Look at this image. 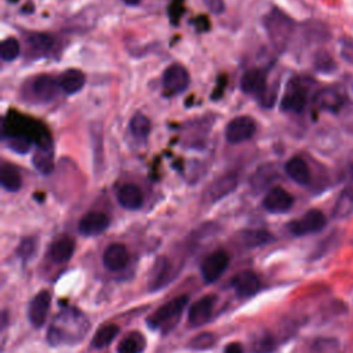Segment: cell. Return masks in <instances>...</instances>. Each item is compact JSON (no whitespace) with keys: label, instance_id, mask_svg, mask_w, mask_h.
Returning a JSON list of instances; mask_svg holds the SVG:
<instances>
[{"label":"cell","instance_id":"3","mask_svg":"<svg viewBox=\"0 0 353 353\" xmlns=\"http://www.w3.org/2000/svg\"><path fill=\"white\" fill-rule=\"evenodd\" d=\"M307 101V84L301 79H292L281 99V110L301 113Z\"/></svg>","mask_w":353,"mask_h":353},{"label":"cell","instance_id":"24","mask_svg":"<svg viewBox=\"0 0 353 353\" xmlns=\"http://www.w3.org/2000/svg\"><path fill=\"white\" fill-rule=\"evenodd\" d=\"M0 183L8 192H18L22 186V178L14 165L3 164L0 168Z\"/></svg>","mask_w":353,"mask_h":353},{"label":"cell","instance_id":"21","mask_svg":"<svg viewBox=\"0 0 353 353\" xmlns=\"http://www.w3.org/2000/svg\"><path fill=\"white\" fill-rule=\"evenodd\" d=\"M33 165L36 170L43 174L48 175L54 170V150H52V143L48 145H40L36 146L33 159H32Z\"/></svg>","mask_w":353,"mask_h":353},{"label":"cell","instance_id":"28","mask_svg":"<svg viewBox=\"0 0 353 353\" xmlns=\"http://www.w3.org/2000/svg\"><path fill=\"white\" fill-rule=\"evenodd\" d=\"M150 128H152L150 120L142 113L134 114L130 120V131L138 139H145L149 135Z\"/></svg>","mask_w":353,"mask_h":353},{"label":"cell","instance_id":"6","mask_svg":"<svg viewBox=\"0 0 353 353\" xmlns=\"http://www.w3.org/2000/svg\"><path fill=\"white\" fill-rule=\"evenodd\" d=\"M327 223L325 215L320 210H309L299 219L292 221L288 229L295 236H305L321 230Z\"/></svg>","mask_w":353,"mask_h":353},{"label":"cell","instance_id":"27","mask_svg":"<svg viewBox=\"0 0 353 353\" xmlns=\"http://www.w3.org/2000/svg\"><path fill=\"white\" fill-rule=\"evenodd\" d=\"M119 330H120L119 325L112 324V323L102 325L92 336V342H91L92 346L97 349H102V347L108 346L116 338V335L119 334Z\"/></svg>","mask_w":353,"mask_h":353},{"label":"cell","instance_id":"40","mask_svg":"<svg viewBox=\"0 0 353 353\" xmlns=\"http://www.w3.org/2000/svg\"><path fill=\"white\" fill-rule=\"evenodd\" d=\"M225 353H243V347L240 343L233 342L225 347Z\"/></svg>","mask_w":353,"mask_h":353},{"label":"cell","instance_id":"32","mask_svg":"<svg viewBox=\"0 0 353 353\" xmlns=\"http://www.w3.org/2000/svg\"><path fill=\"white\" fill-rule=\"evenodd\" d=\"M8 143V148L17 153H26L32 145V139L23 135H11L4 138Z\"/></svg>","mask_w":353,"mask_h":353},{"label":"cell","instance_id":"41","mask_svg":"<svg viewBox=\"0 0 353 353\" xmlns=\"http://www.w3.org/2000/svg\"><path fill=\"white\" fill-rule=\"evenodd\" d=\"M125 4H128V6H137L141 0H123Z\"/></svg>","mask_w":353,"mask_h":353},{"label":"cell","instance_id":"14","mask_svg":"<svg viewBox=\"0 0 353 353\" xmlns=\"http://www.w3.org/2000/svg\"><path fill=\"white\" fill-rule=\"evenodd\" d=\"M215 305V296L214 295H207L203 296L201 299L196 301L190 307H189V313H188V320L189 324L193 327H199L205 324L211 314H212V309Z\"/></svg>","mask_w":353,"mask_h":353},{"label":"cell","instance_id":"17","mask_svg":"<svg viewBox=\"0 0 353 353\" xmlns=\"http://www.w3.org/2000/svg\"><path fill=\"white\" fill-rule=\"evenodd\" d=\"M314 103L321 110L338 113L345 103V98L336 88H324L317 92Z\"/></svg>","mask_w":353,"mask_h":353},{"label":"cell","instance_id":"12","mask_svg":"<svg viewBox=\"0 0 353 353\" xmlns=\"http://www.w3.org/2000/svg\"><path fill=\"white\" fill-rule=\"evenodd\" d=\"M240 88L243 92L250 95H265L266 72L259 68H252L247 70L240 80Z\"/></svg>","mask_w":353,"mask_h":353},{"label":"cell","instance_id":"25","mask_svg":"<svg viewBox=\"0 0 353 353\" xmlns=\"http://www.w3.org/2000/svg\"><path fill=\"white\" fill-rule=\"evenodd\" d=\"M145 347V336L141 332L134 331L121 339V342L117 346V353H142Z\"/></svg>","mask_w":353,"mask_h":353},{"label":"cell","instance_id":"38","mask_svg":"<svg viewBox=\"0 0 353 353\" xmlns=\"http://www.w3.org/2000/svg\"><path fill=\"white\" fill-rule=\"evenodd\" d=\"M205 7L212 14H222L225 11V1L223 0H203Z\"/></svg>","mask_w":353,"mask_h":353},{"label":"cell","instance_id":"26","mask_svg":"<svg viewBox=\"0 0 353 353\" xmlns=\"http://www.w3.org/2000/svg\"><path fill=\"white\" fill-rule=\"evenodd\" d=\"M168 273H170V262H168V259L164 258V256L159 258L154 262L153 272H152V276H150V281H149L150 288L152 290L160 288L167 281Z\"/></svg>","mask_w":353,"mask_h":353},{"label":"cell","instance_id":"13","mask_svg":"<svg viewBox=\"0 0 353 353\" xmlns=\"http://www.w3.org/2000/svg\"><path fill=\"white\" fill-rule=\"evenodd\" d=\"M232 287L240 298H248L258 292L261 288V280L252 270H243L233 277Z\"/></svg>","mask_w":353,"mask_h":353},{"label":"cell","instance_id":"31","mask_svg":"<svg viewBox=\"0 0 353 353\" xmlns=\"http://www.w3.org/2000/svg\"><path fill=\"white\" fill-rule=\"evenodd\" d=\"M310 353H339L338 341L331 338H320L316 339Z\"/></svg>","mask_w":353,"mask_h":353},{"label":"cell","instance_id":"37","mask_svg":"<svg viewBox=\"0 0 353 353\" xmlns=\"http://www.w3.org/2000/svg\"><path fill=\"white\" fill-rule=\"evenodd\" d=\"M316 68L320 69V70L328 72V70H331L334 68V62H332V59L327 54L321 52V54H319L316 57Z\"/></svg>","mask_w":353,"mask_h":353},{"label":"cell","instance_id":"33","mask_svg":"<svg viewBox=\"0 0 353 353\" xmlns=\"http://www.w3.org/2000/svg\"><path fill=\"white\" fill-rule=\"evenodd\" d=\"M34 251H36V239L34 237L22 239L17 248V254L23 262L30 259L34 255Z\"/></svg>","mask_w":353,"mask_h":353},{"label":"cell","instance_id":"4","mask_svg":"<svg viewBox=\"0 0 353 353\" xmlns=\"http://www.w3.org/2000/svg\"><path fill=\"white\" fill-rule=\"evenodd\" d=\"M255 121L250 116H237L232 119L225 128V138L229 143H241L248 141L255 132Z\"/></svg>","mask_w":353,"mask_h":353},{"label":"cell","instance_id":"34","mask_svg":"<svg viewBox=\"0 0 353 353\" xmlns=\"http://www.w3.org/2000/svg\"><path fill=\"white\" fill-rule=\"evenodd\" d=\"M215 343V336L210 332H203L196 335L192 341H190V347L196 349V350H203V349H208Z\"/></svg>","mask_w":353,"mask_h":353},{"label":"cell","instance_id":"36","mask_svg":"<svg viewBox=\"0 0 353 353\" xmlns=\"http://www.w3.org/2000/svg\"><path fill=\"white\" fill-rule=\"evenodd\" d=\"M252 349L256 353H270L274 349V341L270 335H263L261 339L254 342Z\"/></svg>","mask_w":353,"mask_h":353},{"label":"cell","instance_id":"7","mask_svg":"<svg viewBox=\"0 0 353 353\" xmlns=\"http://www.w3.org/2000/svg\"><path fill=\"white\" fill-rule=\"evenodd\" d=\"M229 263V255L223 250H216L211 252L200 266L201 277L205 283H214L219 279V276L226 270Z\"/></svg>","mask_w":353,"mask_h":353},{"label":"cell","instance_id":"23","mask_svg":"<svg viewBox=\"0 0 353 353\" xmlns=\"http://www.w3.org/2000/svg\"><path fill=\"white\" fill-rule=\"evenodd\" d=\"M352 210H353V171L350 172L349 181L336 200V204L334 208V216L346 218L352 212Z\"/></svg>","mask_w":353,"mask_h":353},{"label":"cell","instance_id":"20","mask_svg":"<svg viewBox=\"0 0 353 353\" xmlns=\"http://www.w3.org/2000/svg\"><path fill=\"white\" fill-rule=\"evenodd\" d=\"M73 251H74V240L69 236H62L51 244L48 256L55 263H63L70 259Z\"/></svg>","mask_w":353,"mask_h":353},{"label":"cell","instance_id":"15","mask_svg":"<svg viewBox=\"0 0 353 353\" xmlns=\"http://www.w3.org/2000/svg\"><path fill=\"white\" fill-rule=\"evenodd\" d=\"M58 80L50 74H39L33 79L32 92L41 102H50L57 97Z\"/></svg>","mask_w":353,"mask_h":353},{"label":"cell","instance_id":"2","mask_svg":"<svg viewBox=\"0 0 353 353\" xmlns=\"http://www.w3.org/2000/svg\"><path fill=\"white\" fill-rule=\"evenodd\" d=\"M265 25L273 46L279 50L285 48L292 32V21L285 14L274 8L269 15H266Z\"/></svg>","mask_w":353,"mask_h":353},{"label":"cell","instance_id":"8","mask_svg":"<svg viewBox=\"0 0 353 353\" xmlns=\"http://www.w3.org/2000/svg\"><path fill=\"white\" fill-rule=\"evenodd\" d=\"M237 175L236 174H225L221 178L215 179L204 192V201L208 204L216 203L221 199L230 194L237 188Z\"/></svg>","mask_w":353,"mask_h":353},{"label":"cell","instance_id":"10","mask_svg":"<svg viewBox=\"0 0 353 353\" xmlns=\"http://www.w3.org/2000/svg\"><path fill=\"white\" fill-rule=\"evenodd\" d=\"M262 204H263V208L269 212L283 214L292 207L294 199L285 189L280 186H274L266 193Z\"/></svg>","mask_w":353,"mask_h":353},{"label":"cell","instance_id":"18","mask_svg":"<svg viewBox=\"0 0 353 353\" xmlns=\"http://www.w3.org/2000/svg\"><path fill=\"white\" fill-rule=\"evenodd\" d=\"M117 201L125 210H138L143 204V194L134 183H124L117 190Z\"/></svg>","mask_w":353,"mask_h":353},{"label":"cell","instance_id":"9","mask_svg":"<svg viewBox=\"0 0 353 353\" xmlns=\"http://www.w3.org/2000/svg\"><path fill=\"white\" fill-rule=\"evenodd\" d=\"M50 305H51V294L46 290L37 292L32 298L29 307H28V317L33 327L39 328L44 324L47 314H48Z\"/></svg>","mask_w":353,"mask_h":353},{"label":"cell","instance_id":"30","mask_svg":"<svg viewBox=\"0 0 353 353\" xmlns=\"http://www.w3.org/2000/svg\"><path fill=\"white\" fill-rule=\"evenodd\" d=\"M21 54V44L15 37H7L1 41L0 57L6 62H11Z\"/></svg>","mask_w":353,"mask_h":353},{"label":"cell","instance_id":"35","mask_svg":"<svg viewBox=\"0 0 353 353\" xmlns=\"http://www.w3.org/2000/svg\"><path fill=\"white\" fill-rule=\"evenodd\" d=\"M28 41H29V44H30V47L32 48H34V50H39V51H46V50H48L50 47H51V39L50 37H47V36H44V34H33L32 37H29L28 39Z\"/></svg>","mask_w":353,"mask_h":353},{"label":"cell","instance_id":"1","mask_svg":"<svg viewBox=\"0 0 353 353\" xmlns=\"http://www.w3.org/2000/svg\"><path fill=\"white\" fill-rule=\"evenodd\" d=\"M188 303V296L181 295L178 298L171 299L170 302L161 305L152 316L148 319V325L152 330H170L181 317L185 306Z\"/></svg>","mask_w":353,"mask_h":353},{"label":"cell","instance_id":"22","mask_svg":"<svg viewBox=\"0 0 353 353\" xmlns=\"http://www.w3.org/2000/svg\"><path fill=\"white\" fill-rule=\"evenodd\" d=\"M284 170L287 172V175L296 183L299 185H307L310 181V171L309 167L306 164V161L299 157V156H294L291 157L285 165Z\"/></svg>","mask_w":353,"mask_h":353},{"label":"cell","instance_id":"5","mask_svg":"<svg viewBox=\"0 0 353 353\" xmlns=\"http://www.w3.org/2000/svg\"><path fill=\"white\" fill-rule=\"evenodd\" d=\"M189 72L181 63L170 65L163 73V88L171 95L183 92L189 87Z\"/></svg>","mask_w":353,"mask_h":353},{"label":"cell","instance_id":"16","mask_svg":"<svg viewBox=\"0 0 353 353\" xmlns=\"http://www.w3.org/2000/svg\"><path fill=\"white\" fill-rule=\"evenodd\" d=\"M102 261H103V265L106 266V269H109L112 272L121 270L128 263V251L124 244L113 243L106 247Z\"/></svg>","mask_w":353,"mask_h":353},{"label":"cell","instance_id":"19","mask_svg":"<svg viewBox=\"0 0 353 353\" xmlns=\"http://www.w3.org/2000/svg\"><path fill=\"white\" fill-rule=\"evenodd\" d=\"M58 84L65 94H76L84 87L85 74L80 69H68L59 74Z\"/></svg>","mask_w":353,"mask_h":353},{"label":"cell","instance_id":"39","mask_svg":"<svg viewBox=\"0 0 353 353\" xmlns=\"http://www.w3.org/2000/svg\"><path fill=\"white\" fill-rule=\"evenodd\" d=\"M342 57L349 61L353 62V40L350 39H343L342 40V50H341Z\"/></svg>","mask_w":353,"mask_h":353},{"label":"cell","instance_id":"11","mask_svg":"<svg viewBox=\"0 0 353 353\" xmlns=\"http://www.w3.org/2000/svg\"><path fill=\"white\" fill-rule=\"evenodd\" d=\"M109 216L99 211H91L87 212L80 221H79V233L83 236H97L103 233L109 228Z\"/></svg>","mask_w":353,"mask_h":353},{"label":"cell","instance_id":"29","mask_svg":"<svg viewBox=\"0 0 353 353\" xmlns=\"http://www.w3.org/2000/svg\"><path fill=\"white\" fill-rule=\"evenodd\" d=\"M273 239V236L268 230H245L243 233V243L247 247H258L269 243Z\"/></svg>","mask_w":353,"mask_h":353}]
</instances>
